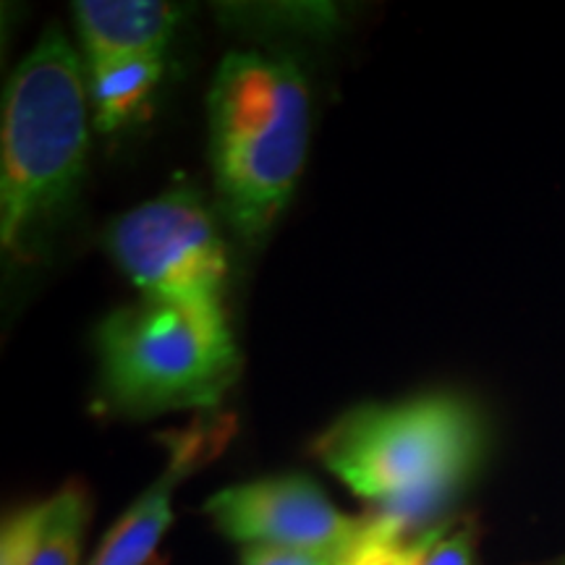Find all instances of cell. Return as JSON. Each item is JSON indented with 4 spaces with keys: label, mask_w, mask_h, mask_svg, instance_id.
Here are the masks:
<instances>
[{
    "label": "cell",
    "mask_w": 565,
    "mask_h": 565,
    "mask_svg": "<svg viewBox=\"0 0 565 565\" xmlns=\"http://www.w3.org/2000/svg\"><path fill=\"white\" fill-rule=\"evenodd\" d=\"M87 71L58 24L13 68L0 139V244L32 257L74 204L89 150Z\"/></svg>",
    "instance_id": "1"
},
{
    "label": "cell",
    "mask_w": 565,
    "mask_h": 565,
    "mask_svg": "<svg viewBox=\"0 0 565 565\" xmlns=\"http://www.w3.org/2000/svg\"><path fill=\"white\" fill-rule=\"evenodd\" d=\"M309 89L291 61L228 53L207 92L217 204L244 242L267 236L291 202L309 150Z\"/></svg>",
    "instance_id": "2"
},
{
    "label": "cell",
    "mask_w": 565,
    "mask_h": 565,
    "mask_svg": "<svg viewBox=\"0 0 565 565\" xmlns=\"http://www.w3.org/2000/svg\"><path fill=\"white\" fill-rule=\"evenodd\" d=\"M315 454L353 494L412 524L454 494L482 456V422L448 393L345 412Z\"/></svg>",
    "instance_id": "3"
},
{
    "label": "cell",
    "mask_w": 565,
    "mask_h": 565,
    "mask_svg": "<svg viewBox=\"0 0 565 565\" xmlns=\"http://www.w3.org/2000/svg\"><path fill=\"white\" fill-rule=\"evenodd\" d=\"M95 338L105 401L131 419L183 408L212 412L242 372L223 307L141 296L113 309Z\"/></svg>",
    "instance_id": "4"
},
{
    "label": "cell",
    "mask_w": 565,
    "mask_h": 565,
    "mask_svg": "<svg viewBox=\"0 0 565 565\" xmlns=\"http://www.w3.org/2000/svg\"><path fill=\"white\" fill-rule=\"evenodd\" d=\"M105 246L145 299L223 307L228 254L207 202L192 186L175 183L124 212Z\"/></svg>",
    "instance_id": "5"
},
{
    "label": "cell",
    "mask_w": 565,
    "mask_h": 565,
    "mask_svg": "<svg viewBox=\"0 0 565 565\" xmlns=\"http://www.w3.org/2000/svg\"><path fill=\"white\" fill-rule=\"evenodd\" d=\"M217 532L244 547H296L345 555L372 519H353L330 503L309 477H267L217 490L204 503Z\"/></svg>",
    "instance_id": "6"
},
{
    "label": "cell",
    "mask_w": 565,
    "mask_h": 565,
    "mask_svg": "<svg viewBox=\"0 0 565 565\" xmlns=\"http://www.w3.org/2000/svg\"><path fill=\"white\" fill-rule=\"evenodd\" d=\"M231 437L223 416H207L171 437V454L162 475L139 494L108 529L87 565H147L173 524V494L183 479L212 461Z\"/></svg>",
    "instance_id": "7"
},
{
    "label": "cell",
    "mask_w": 565,
    "mask_h": 565,
    "mask_svg": "<svg viewBox=\"0 0 565 565\" xmlns=\"http://www.w3.org/2000/svg\"><path fill=\"white\" fill-rule=\"evenodd\" d=\"M181 9L154 0H79L74 24L87 63L162 58L171 45Z\"/></svg>",
    "instance_id": "8"
},
{
    "label": "cell",
    "mask_w": 565,
    "mask_h": 565,
    "mask_svg": "<svg viewBox=\"0 0 565 565\" xmlns=\"http://www.w3.org/2000/svg\"><path fill=\"white\" fill-rule=\"evenodd\" d=\"M89 511V492L79 482L21 508L0 532V565H79Z\"/></svg>",
    "instance_id": "9"
},
{
    "label": "cell",
    "mask_w": 565,
    "mask_h": 565,
    "mask_svg": "<svg viewBox=\"0 0 565 565\" xmlns=\"http://www.w3.org/2000/svg\"><path fill=\"white\" fill-rule=\"evenodd\" d=\"M92 126L100 134L124 129L158 87L166 63L162 58H134L84 66Z\"/></svg>",
    "instance_id": "10"
},
{
    "label": "cell",
    "mask_w": 565,
    "mask_h": 565,
    "mask_svg": "<svg viewBox=\"0 0 565 565\" xmlns=\"http://www.w3.org/2000/svg\"><path fill=\"white\" fill-rule=\"evenodd\" d=\"M443 529L445 524H437L427 532L408 536V524L380 513L377 519H372L356 547H351L338 565H422Z\"/></svg>",
    "instance_id": "11"
},
{
    "label": "cell",
    "mask_w": 565,
    "mask_h": 565,
    "mask_svg": "<svg viewBox=\"0 0 565 565\" xmlns=\"http://www.w3.org/2000/svg\"><path fill=\"white\" fill-rule=\"evenodd\" d=\"M422 565H475V532L469 526L445 524Z\"/></svg>",
    "instance_id": "12"
},
{
    "label": "cell",
    "mask_w": 565,
    "mask_h": 565,
    "mask_svg": "<svg viewBox=\"0 0 565 565\" xmlns=\"http://www.w3.org/2000/svg\"><path fill=\"white\" fill-rule=\"evenodd\" d=\"M345 555L312 553V550L296 547H244L242 565H338Z\"/></svg>",
    "instance_id": "13"
}]
</instances>
